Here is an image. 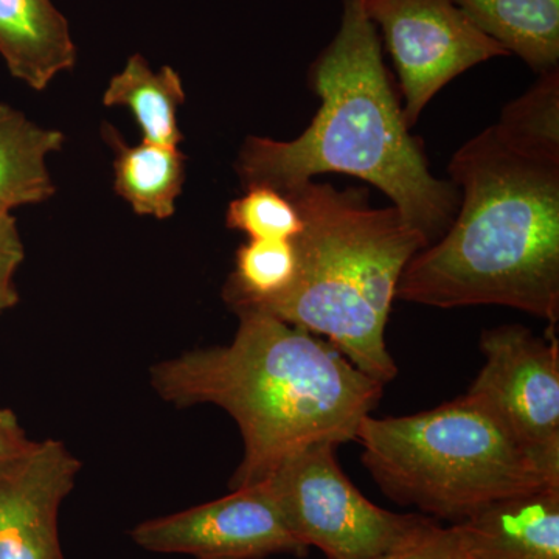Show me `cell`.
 Here are the masks:
<instances>
[{"label": "cell", "mask_w": 559, "mask_h": 559, "mask_svg": "<svg viewBox=\"0 0 559 559\" xmlns=\"http://www.w3.org/2000/svg\"><path fill=\"white\" fill-rule=\"evenodd\" d=\"M460 204L448 230L419 250L396 299L426 307L499 305L559 320V167L507 148L492 127L448 167Z\"/></svg>", "instance_id": "cell-3"}, {"label": "cell", "mask_w": 559, "mask_h": 559, "mask_svg": "<svg viewBox=\"0 0 559 559\" xmlns=\"http://www.w3.org/2000/svg\"><path fill=\"white\" fill-rule=\"evenodd\" d=\"M362 465L393 502L459 524L489 503L559 485L479 396L407 417L360 421Z\"/></svg>", "instance_id": "cell-5"}, {"label": "cell", "mask_w": 559, "mask_h": 559, "mask_svg": "<svg viewBox=\"0 0 559 559\" xmlns=\"http://www.w3.org/2000/svg\"><path fill=\"white\" fill-rule=\"evenodd\" d=\"M64 132L39 127L0 103V207L43 204L55 194L47 157L64 145Z\"/></svg>", "instance_id": "cell-14"}, {"label": "cell", "mask_w": 559, "mask_h": 559, "mask_svg": "<svg viewBox=\"0 0 559 559\" xmlns=\"http://www.w3.org/2000/svg\"><path fill=\"white\" fill-rule=\"evenodd\" d=\"M369 559H469L460 524L441 527L439 522L411 543Z\"/></svg>", "instance_id": "cell-20"}, {"label": "cell", "mask_w": 559, "mask_h": 559, "mask_svg": "<svg viewBox=\"0 0 559 559\" xmlns=\"http://www.w3.org/2000/svg\"><path fill=\"white\" fill-rule=\"evenodd\" d=\"M492 130L513 153L559 167V68L540 73L525 94L510 102Z\"/></svg>", "instance_id": "cell-17"}, {"label": "cell", "mask_w": 559, "mask_h": 559, "mask_svg": "<svg viewBox=\"0 0 559 559\" xmlns=\"http://www.w3.org/2000/svg\"><path fill=\"white\" fill-rule=\"evenodd\" d=\"M285 194L304 221L294 238L296 282L278 299L242 308L270 312L323 337L356 369L389 384L399 369L385 326L401 275L428 240L393 205L371 207L364 190L308 180Z\"/></svg>", "instance_id": "cell-4"}, {"label": "cell", "mask_w": 559, "mask_h": 559, "mask_svg": "<svg viewBox=\"0 0 559 559\" xmlns=\"http://www.w3.org/2000/svg\"><path fill=\"white\" fill-rule=\"evenodd\" d=\"M245 189L227 207L229 229L242 231L249 240H294L304 229L299 210L285 193L267 186Z\"/></svg>", "instance_id": "cell-19"}, {"label": "cell", "mask_w": 559, "mask_h": 559, "mask_svg": "<svg viewBox=\"0 0 559 559\" xmlns=\"http://www.w3.org/2000/svg\"><path fill=\"white\" fill-rule=\"evenodd\" d=\"M103 135L112 146L114 190L140 216L171 218L186 182L187 157L179 148L140 143L127 145L116 128L106 123Z\"/></svg>", "instance_id": "cell-15"}, {"label": "cell", "mask_w": 559, "mask_h": 559, "mask_svg": "<svg viewBox=\"0 0 559 559\" xmlns=\"http://www.w3.org/2000/svg\"><path fill=\"white\" fill-rule=\"evenodd\" d=\"M468 20L535 72L559 66V0H454Z\"/></svg>", "instance_id": "cell-13"}, {"label": "cell", "mask_w": 559, "mask_h": 559, "mask_svg": "<svg viewBox=\"0 0 559 559\" xmlns=\"http://www.w3.org/2000/svg\"><path fill=\"white\" fill-rule=\"evenodd\" d=\"M485 366L468 390L496 412L544 473L559 480V344L521 325L481 333Z\"/></svg>", "instance_id": "cell-8"}, {"label": "cell", "mask_w": 559, "mask_h": 559, "mask_svg": "<svg viewBox=\"0 0 559 559\" xmlns=\"http://www.w3.org/2000/svg\"><path fill=\"white\" fill-rule=\"evenodd\" d=\"M32 443L22 429L16 414L10 409H0V463L17 457L27 451Z\"/></svg>", "instance_id": "cell-22"}, {"label": "cell", "mask_w": 559, "mask_h": 559, "mask_svg": "<svg viewBox=\"0 0 559 559\" xmlns=\"http://www.w3.org/2000/svg\"><path fill=\"white\" fill-rule=\"evenodd\" d=\"M320 108L299 138L249 135L235 162L245 187L286 191L325 173L355 176L380 189L429 246L455 218L460 191L430 171L411 134L382 60L378 28L364 0H342L341 27L311 66Z\"/></svg>", "instance_id": "cell-2"}, {"label": "cell", "mask_w": 559, "mask_h": 559, "mask_svg": "<svg viewBox=\"0 0 559 559\" xmlns=\"http://www.w3.org/2000/svg\"><path fill=\"white\" fill-rule=\"evenodd\" d=\"M0 57L14 79L46 91L76 64L69 21L51 0H0Z\"/></svg>", "instance_id": "cell-12"}, {"label": "cell", "mask_w": 559, "mask_h": 559, "mask_svg": "<svg viewBox=\"0 0 559 559\" xmlns=\"http://www.w3.org/2000/svg\"><path fill=\"white\" fill-rule=\"evenodd\" d=\"M336 444L305 448L263 481L290 533L326 559H369L411 543L436 524L371 503L337 465Z\"/></svg>", "instance_id": "cell-6"}, {"label": "cell", "mask_w": 559, "mask_h": 559, "mask_svg": "<svg viewBox=\"0 0 559 559\" xmlns=\"http://www.w3.org/2000/svg\"><path fill=\"white\" fill-rule=\"evenodd\" d=\"M131 538L154 554L197 559L305 557L310 550L290 533L264 484L231 489L212 502L140 522Z\"/></svg>", "instance_id": "cell-9"}, {"label": "cell", "mask_w": 559, "mask_h": 559, "mask_svg": "<svg viewBox=\"0 0 559 559\" xmlns=\"http://www.w3.org/2000/svg\"><path fill=\"white\" fill-rule=\"evenodd\" d=\"M80 468L58 440L33 441L0 463V559H66L58 516Z\"/></svg>", "instance_id": "cell-10"}, {"label": "cell", "mask_w": 559, "mask_h": 559, "mask_svg": "<svg viewBox=\"0 0 559 559\" xmlns=\"http://www.w3.org/2000/svg\"><path fill=\"white\" fill-rule=\"evenodd\" d=\"M24 259L25 248L16 218L10 210L0 207V316L20 301L14 277Z\"/></svg>", "instance_id": "cell-21"}, {"label": "cell", "mask_w": 559, "mask_h": 559, "mask_svg": "<svg viewBox=\"0 0 559 559\" xmlns=\"http://www.w3.org/2000/svg\"><path fill=\"white\" fill-rule=\"evenodd\" d=\"M299 272L294 240H249L235 257V271L224 286L231 311L260 307L288 293Z\"/></svg>", "instance_id": "cell-18"}, {"label": "cell", "mask_w": 559, "mask_h": 559, "mask_svg": "<svg viewBox=\"0 0 559 559\" xmlns=\"http://www.w3.org/2000/svg\"><path fill=\"white\" fill-rule=\"evenodd\" d=\"M459 524L469 559H559V485L496 500Z\"/></svg>", "instance_id": "cell-11"}, {"label": "cell", "mask_w": 559, "mask_h": 559, "mask_svg": "<svg viewBox=\"0 0 559 559\" xmlns=\"http://www.w3.org/2000/svg\"><path fill=\"white\" fill-rule=\"evenodd\" d=\"M183 102L186 91L179 73L170 66L153 70L140 53L132 55L103 94L106 108L130 110L143 142L170 148H179L183 140L178 119Z\"/></svg>", "instance_id": "cell-16"}, {"label": "cell", "mask_w": 559, "mask_h": 559, "mask_svg": "<svg viewBox=\"0 0 559 559\" xmlns=\"http://www.w3.org/2000/svg\"><path fill=\"white\" fill-rule=\"evenodd\" d=\"M364 10L381 28L395 64L409 128L452 80L481 62L509 57L454 0H364Z\"/></svg>", "instance_id": "cell-7"}, {"label": "cell", "mask_w": 559, "mask_h": 559, "mask_svg": "<svg viewBox=\"0 0 559 559\" xmlns=\"http://www.w3.org/2000/svg\"><path fill=\"white\" fill-rule=\"evenodd\" d=\"M234 311L240 325L229 345L162 360L151 385L179 409L215 404L237 421L245 443L230 480L237 489L263 484L311 444L356 440L384 385L300 326L255 308Z\"/></svg>", "instance_id": "cell-1"}]
</instances>
